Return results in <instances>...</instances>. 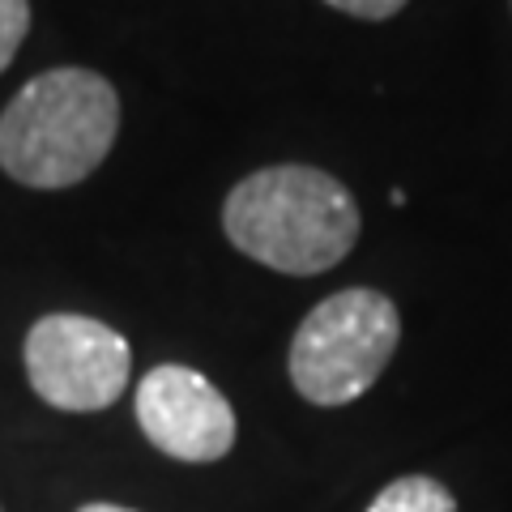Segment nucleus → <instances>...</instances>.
<instances>
[{
  "instance_id": "obj_7",
  "label": "nucleus",
  "mask_w": 512,
  "mask_h": 512,
  "mask_svg": "<svg viewBox=\"0 0 512 512\" xmlns=\"http://www.w3.org/2000/svg\"><path fill=\"white\" fill-rule=\"evenodd\" d=\"M30 35V0H0V73L13 64Z\"/></svg>"
},
{
  "instance_id": "obj_5",
  "label": "nucleus",
  "mask_w": 512,
  "mask_h": 512,
  "mask_svg": "<svg viewBox=\"0 0 512 512\" xmlns=\"http://www.w3.org/2000/svg\"><path fill=\"white\" fill-rule=\"evenodd\" d=\"M137 427L146 440L175 461L205 466L231 453L235 410L197 367L158 363L137 384Z\"/></svg>"
},
{
  "instance_id": "obj_8",
  "label": "nucleus",
  "mask_w": 512,
  "mask_h": 512,
  "mask_svg": "<svg viewBox=\"0 0 512 512\" xmlns=\"http://www.w3.org/2000/svg\"><path fill=\"white\" fill-rule=\"evenodd\" d=\"M329 9L346 13V18H359V22H384L393 13L406 9V0H325Z\"/></svg>"
},
{
  "instance_id": "obj_4",
  "label": "nucleus",
  "mask_w": 512,
  "mask_h": 512,
  "mask_svg": "<svg viewBox=\"0 0 512 512\" xmlns=\"http://www.w3.org/2000/svg\"><path fill=\"white\" fill-rule=\"evenodd\" d=\"M26 380L52 410L90 414L120 402L133 372V350L111 325L77 312H52L30 325Z\"/></svg>"
},
{
  "instance_id": "obj_6",
  "label": "nucleus",
  "mask_w": 512,
  "mask_h": 512,
  "mask_svg": "<svg viewBox=\"0 0 512 512\" xmlns=\"http://www.w3.org/2000/svg\"><path fill=\"white\" fill-rule=\"evenodd\" d=\"M367 512H457L453 491L427 474H402L384 487Z\"/></svg>"
},
{
  "instance_id": "obj_2",
  "label": "nucleus",
  "mask_w": 512,
  "mask_h": 512,
  "mask_svg": "<svg viewBox=\"0 0 512 512\" xmlns=\"http://www.w3.org/2000/svg\"><path fill=\"white\" fill-rule=\"evenodd\" d=\"M120 133V94L94 69H47L0 111V167L26 188H73L103 167Z\"/></svg>"
},
{
  "instance_id": "obj_9",
  "label": "nucleus",
  "mask_w": 512,
  "mask_h": 512,
  "mask_svg": "<svg viewBox=\"0 0 512 512\" xmlns=\"http://www.w3.org/2000/svg\"><path fill=\"white\" fill-rule=\"evenodd\" d=\"M77 512H137V508H124V504H82Z\"/></svg>"
},
{
  "instance_id": "obj_1",
  "label": "nucleus",
  "mask_w": 512,
  "mask_h": 512,
  "mask_svg": "<svg viewBox=\"0 0 512 512\" xmlns=\"http://www.w3.org/2000/svg\"><path fill=\"white\" fill-rule=\"evenodd\" d=\"M222 231L256 265L291 278H316L355 248L359 205L329 171L278 163L252 171L227 192Z\"/></svg>"
},
{
  "instance_id": "obj_3",
  "label": "nucleus",
  "mask_w": 512,
  "mask_h": 512,
  "mask_svg": "<svg viewBox=\"0 0 512 512\" xmlns=\"http://www.w3.org/2000/svg\"><path fill=\"white\" fill-rule=\"evenodd\" d=\"M397 342H402L397 303L372 286H346L320 299L295 329V393L312 406H350L384 376Z\"/></svg>"
}]
</instances>
